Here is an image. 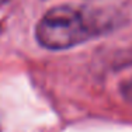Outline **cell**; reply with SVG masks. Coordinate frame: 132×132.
Wrapping results in <instances>:
<instances>
[{
    "label": "cell",
    "instance_id": "1",
    "mask_svg": "<svg viewBox=\"0 0 132 132\" xmlns=\"http://www.w3.org/2000/svg\"><path fill=\"white\" fill-rule=\"evenodd\" d=\"M107 23L93 9L62 4L42 15L35 27V37L44 48L63 51L108 31Z\"/></svg>",
    "mask_w": 132,
    "mask_h": 132
},
{
    "label": "cell",
    "instance_id": "2",
    "mask_svg": "<svg viewBox=\"0 0 132 132\" xmlns=\"http://www.w3.org/2000/svg\"><path fill=\"white\" fill-rule=\"evenodd\" d=\"M7 2H10V0H0V7H2L3 4H6Z\"/></svg>",
    "mask_w": 132,
    "mask_h": 132
}]
</instances>
